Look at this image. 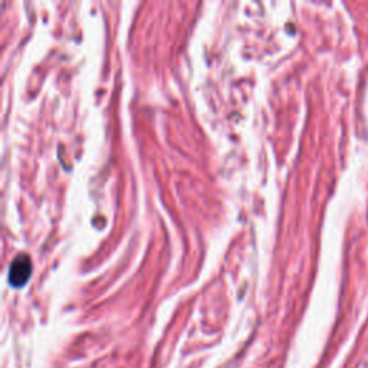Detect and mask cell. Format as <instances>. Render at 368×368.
Returning <instances> with one entry per match:
<instances>
[{
	"mask_svg": "<svg viewBox=\"0 0 368 368\" xmlns=\"http://www.w3.org/2000/svg\"><path fill=\"white\" fill-rule=\"evenodd\" d=\"M32 262L27 255H19L13 259L9 268V284L13 288H22L31 278Z\"/></svg>",
	"mask_w": 368,
	"mask_h": 368,
	"instance_id": "1",
	"label": "cell"
}]
</instances>
